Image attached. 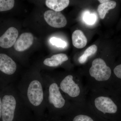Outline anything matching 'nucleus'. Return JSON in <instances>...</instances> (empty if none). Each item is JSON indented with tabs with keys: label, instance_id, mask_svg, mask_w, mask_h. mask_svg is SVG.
Listing matches in <instances>:
<instances>
[{
	"label": "nucleus",
	"instance_id": "obj_13",
	"mask_svg": "<svg viewBox=\"0 0 121 121\" xmlns=\"http://www.w3.org/2000/svg\"><path fill=\"white\" fill-rule=\"evenodd\" d=\"M72 39L73 45L77 48H83L87 43V39L81 30L75 31L72 34Z\"/></svg>",
	"mask_w": 121,
	"mask_h": 121
},
{
	"label": "nucleus",
	"instance_id": "obj_10",
	"mask_svg": "<svg viewBox=\"0 0 121 121\" xmlns=\"http://www.w3.org/2000/svg\"><path fill=\"white\" fill-rule=\"evenodd\" d=\"M17 29L13 27L8 28L0 35V48L7 49L14 45L18 36Z\"/></svg>",
	"mask_w": 121,
	"mask_h": 121
},
{
	"label": "nucleus",
	"instance_id": "obj_20",
	"mask_svg": "<svg viewBox=\"0 0 121 121\" xmlns=\"http://www.w3.org/2000/svg\"><path fill=\"white\" fill-rule=\"evenodd\" d=\"M50 42L52 45L58 48H64L67 46V43L65 41L56 37H52L50 40Z\"/></svg>",
	"mask_w": 121,
	"mask_h": 121
},
{
	"label": "nucleus",
	"instance_id": "obj_18",
	"mask_svg": "<svg viewBox=\"0 0 121 121\" xmlns=\"http://www.w3.org/2000/svg\"><path fill=\"white\" fill-rule=\"evenodd\" d=\"M15 4L13 0H0V12L10 11L13 8Z\"/></svg>",
	"mask_w": 121,
	"mask_h": 121
},
{
	"label": "nucleus",
	"instance_id": "obj_9",
	"mask_svg": "<svg viewBox=\"0 0 121 121\" xmlns=\"http://www.w3.org/2000/svg\"><path fill=\"white\" fill-rule=\"evenodd\" d=\"M44 17L48 25L55 28L64 27L67 24L66 19L60 12L48 10L44 13Z\"/></svg>",
	"mask_w": 121,
	"mask_h": 121
},
{
	"label": "nucleus",
	"instance_id": "obj_22",
	"mask_svg": "<svg viewBox=\"0 0 121 121\" xmlns=\"http://www.w3.org/2000/svg\"><path fill=\"white\" fill-rule=\"evenodd\" d=\"M108 0H99L98 1L100 2V4H102L104 3H105L106 2H108Z\"/></svg>",
	"mask_w": 121,
	"mask_h": 121
},
{
	"label": "nucleus",
	"instance_id": "obj_4",
	"mask_svg": "<svg viewBox=\"0 0 121 121\" xmlns=\"http://www.w3.org/2000/svg\"><path fill=\"white\" fill-rule=\"evenodd\" d=\"M45 89L46 111L53 118L65 115L71 105L69 101L60 91L53 78H43Z\"/></svg>",
	"mask_w": 121,
	"mask_h": 121
},
{
	"label": "nucleus",
	"instance_id": "obj_7",
	"mask_svg": "<svg viewBox=\"0 0 121 121\" xmlns=\"http://www.w3.org/2000/svg\"><path fill=\"white\" fill-rule=\"evenodd\" d=\"M65 115L69 121H104V119L95 112L87 100L83 103H72Z\"/></svg>",
	"mask_w": 121,
	"mask_h": 121
},
{
	"label": "nucleus",
	"instance_id": "obj_12",
	"mask_svg": "<svg viewBox=\"0 0 121 121\" xmlns=\"http://www.w3.org/2000/svg\"><path fill=\"white\" fill-rule=\"evenodd\" d=\"M68 60L66 55L63 53L56 54L51 57L45 59L43 62L45 66L50 67H56L61 66Z\"/></svg>",
	"mask_w": 121,
	"mask_h": 121
},
{
	"label": "nucleus",
	"instance_id": "obj_6",
	"mask_svg": "<svg viewBox=\"0 0 121 121\" xmlns=\"http://www.w3.org/2000/svg\"><path fill=\"white\" fill-rule=\"evenodd\" d=\"M53 78L63 94L71 102L80 103L86 101L87 89L79 78L71 74Z\"/></svg>",
	"mask_w": 121,
	"mask_h": 121
},
{
	"label": "nucleus",
	"instance_id": "obj_1",
	"mask_svg": "<svg viewBox=\"0 0 121 121\" xmlns=\"http://www.w3.org/2000/svg\"><path fill=\"white\" fill-rule=\"evenodd\" d=\"M15 86L32 112L38 117H43L46 106L43 78L38 76L26 77Z\"/></svg>",
	"mask_w": 121,
	"mask_h": 121
},
{
	"label": "nucleus",
	"instance_id": "obj_14",
	"mask_svg": "<svg viewBox=\"0 0 121 121\" xmlns=\"http://www.w3.org/2000/svg\"><path fill=\"white\" fill-rule=\"evenodd\" d=\"M69 2V0H47L45 3L48 8L56 12H60L68 6Z\"/></svg>",
	"mask_w": 121,
	"mask_h": 121
},
{
	"label": "nucleus",
	"instance_id": "obj_8",
	"mask_svg": "<svg viewBox=\"0 0 121 121\" xmlns=\"http://www.w3.org/2000/svg\"><path fill=\"white\" fill-rule=\"evenodd\" d=\"M17 70L16 62L8 55L0 53V89L15 83L13 75Z\"/></svg>",
	"mask_w": 121,
	"mask_h": 121
},
{
	"label": "nucleus",
	"instance_id": "obj_16",
	"mask_svg": "<svg viewBox=\"0 0 121 121\" xmlns=\"http://www.w3.org/2000/svg\"><path fill=\"white\" fill-rule=\"evenodd\" d=\"M113 73L115 77L114 80V89L121 92V64L116 66L114 68Z\"/></svg>",
	"mask_w": 121,
	"mask_h": 121
},
{
	"label": "nucleus",
	"instance_id": "obj_19",
	"mask_svg": "<svg viewBox=\"0 0 121 121\" xmlns=\"http://www.w3.org/2000/svg\"><path fill=\"white\" fill-rule=\"evenodd\" d=\"M97 16L94 13H91L90 12L86 11L83 16V19L86 24L88 25H93L97 21Z\"/></svg>",
	"mask_w": 121,
	"mask_h": 121
},
{
	"label": "nucleus",
	"instance_id": "obj_5",
	"mask_svg": "<svg viewBox=\"0 0 121 121\" xmlns=\"http://www.w3.org/2000/svg\"><path fill=\"white\" fill-rule=\"evenodd\" d=\"M111 68L101 58L95 59L88 71L87 89L90 91L114 89Z\"/></svg>",
	"mask_w": 121,
	"mask_h": 121
},
{
	"label": "nucleus",
	"instance_id": "obj_17",
	"mask_svg": "<svg viewBox=\"0 0 121 121\" xmlns=\"http://www.w3.org/2000/svg\"><path fill=\"white\" fill-rule=\"evenodd\" d=\"M97 47L96 45L94 44L89 47L85 50L82 55L79 58V62L81 64L85 63L87 60L88 57L94 55L97 51Z\"/></svg>",
	"mask_w": 121,
	"mask_h": 121
},
{
	"label": "nucleus",
	"instance_id": "obj_2",
	"mask_svg": "<svg viewBox=\"0 0 121 121\" xmlns=\"http://www.w3.org/2000/svg\"><path fill=\"white\" fill-rule=\"evenodd\" d=\"M1 121H18L29 116L32 111L25 102L15 83L1 89Z\"/></svg>",
	"mask_w": 121,
	"mask_h": 121
},
{
	"label": "nucleus",
	"instance_id": "obj_3",
	"mask_svg": "<svg viewBox=\"0 0 121 121\" xmlns=\"http://www.w3.org/2000/svg\"><path fill=\"white\" fill-rule=\"evenodd\" d=\"M90 91L87 100L95 112L103 119L121 114V92L110 89Z\"/></svg>",
	"mask_w": 121,
	"mask_h": 121
},
{
	"label": "nucleus",
	"instance_id": "obj_15",
	"mask_svg": "<svg viewBox=\"0 0 121 121\" xmlns=\"http://www.w3.org/2000/svg\"><path fill=\"white\" fill-rule=\"evenodd\" d=\"M116 5V2L112 0H109L108 2L99 4L98 7L97 11L101 19H104L108 11L114 9Z\"/></svg>",
	"mask_w": 121,
	"mask_h": 121
},
{
	"label": "nucleus",
	"instance_id": "obj_21",
	"mask_svg": "<svg viewBox=\"0 0 121 121\" xmlns=\"http://www.w3.org/2000/svg\"><path fill=\"white\" fill-rule=\"evenodd\" d=\"M1 111H2V98H1V89H0V121L1 118Z\"/></svg>",
	"mask_w": 121,
	"mask_h": 121
},
{
	"label": "nucleus",
	"instance_id": "obj_11",
	"mask_svg": "<svg viewBox=\"0 0 121 121\" xmlns=\"http://www.w3.org/2000/svg\"><path fill=\"white\" fill-rule=\"evenodd\" d=\"M34 40L33 35L30 33L25 32L20 35L14 45L15 50L23 52L28 49L32 45Z\"/></svg>",
	"mask_w": 121,
	"mask_h": 121
}]
</instances>
